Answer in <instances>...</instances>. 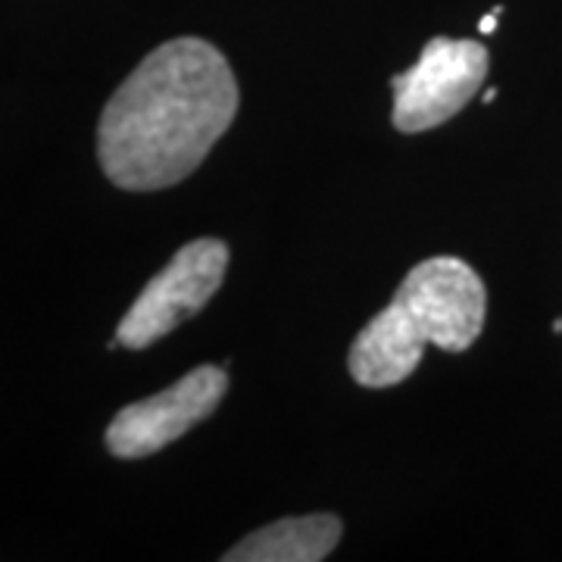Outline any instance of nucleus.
I'll return each instance as SVG.
<instances>
[{
  "label": "nucleus",
  "instance_id": "nucleus-5",
  "mask_svg": "<svg viewBox=\"0 0 562 562\" xmlns=\"http://www.w3.org/2000/svg\"><path fill=\"white\" fill-rule=\"evenodd\" d=\"M228 391V375L220 366H198L184 379L147 401L120 409L106 428V447L120 460L154 457L179 441L198 422L216 413Z\"/></svg>",
  "mask_w": 562,
  "mask_h": 562
},
{
  "label": "nucleus",
  "instance_id": "nucleus-8",
  "mask_svg": "<svg viewBox=\"0 0 562 562\" xmlns=\"http://www.w3.org/2000/svg\"><path fill=\"white\" fill-rule=\"evenodd\" d=\"M479 32H482V35H494V32H497V13H487V16L479 22Z\"/></svg>",
  "mask_w": 562,
  "mask_h": 562
},
{
  "label": "nucleus",
  "instance_id": "nucleus-7",
  "mask_svg": "<svg viewBox=\"0 0 562 562\" xmlns=\"http://www.w3.org/2000/svg\"><path fill=\"white\" fill-rule=\"evenodd\" d=\"M344 525L331 513L313 516H291L272 525H262L260 531L247 535L222 560L225 562H319L325 560L338 541Z\"/></svg>",
  "mask_w": 562,
  "mask_h": 562
},
{
  "label": "nucleus",
  "instance_id": "nucleus-3",
  "mask_svg": "<svg viewBox=\"0 0 562 562\" xmlns=\"http://www.w3.org/2000/svg\"><path fill=\"white\" fill-rule=\"evenodd\" d=\"M491 57L479 41L431 38L419 63L391 79L394 128L419 135L453 120L482 91Z\"/></svg>",
  "mask_w": 562,
  "mask_h": 562
},
{
  "label": "nucleus",
  "instance_id": "nucleus-4",
  "mask_svg": "<svg viewBox=\"0 0 562 562\" xmlns=\"http://www.w3.org/2000/svg\"><path fill=\"white\" fill-rule=\"evenodd\" d=\"M394 303L425 344L462 353L479 341L487 313L482 276L460 257H431L406 272Z\"/></svg>",
  "mask_w": 562,
  "mask_h": 562
},
{
  "label": "nucleus",
  "instance_id": "nucleus-9",
  "mask_svg": "<svg viewBox=\"0 0 562 562\" xmlns=\"http://www.w3.org/2000/svg\"><path fill=\"white\" fill-rule=\"evenodd\" d=\"M494 98H497V88H487L484 91V103H494Z\"/></svg>",
  "mask_w": 562,
  "mask_h": 562
},
{
  "label": "nucleus",
  "instance_id": "nucleus-1",
  "mask_svg": "<svg viewBox=\"0 0 562 562\" xmlns=\"http://www.w3.org/2000/svg\"><path fill=\"white\" fill-rule=\"evenodd\" d=\"M235 113L238 81L220 47L203 38L166 41L103 106V176L122 191L172 188L206 160Z\"/></svg>",
  "mask_w": 562,
  "mask_h": 562
},
{
  "label": "nucleus",
  "instance_id": "nucleus-2",
  "mask_svg": "<svg viewBox=\"0 0 562 562\" xmlns=\"http://www.w3.org/2000/svg\"><path fill=\"white\" fill-rule=\"evenodd\" d=\"M228 269V247L216 238L184 244L176 257L144 284L138 301L122 316L116 344L144 350L176 331L181 322L198 316L220 291Z\"/></svg>",
  "mask_w": 562,
  "mask_h": 562
},
{
  "label": "nucleus",
  "instance_id": "nucleus-6",
  "mask_svg": "<svg viewBox=\"0 0 562 562\" xmlns=\"http://www.w3.org/2000/svg\"><path fill=\"white\" fill-rule=\"evenodd\" d=\"M425 347V338L409 325L401 306L391 301L375 319L362 325L350 347L347 369L362 387H394L416 372Z\"/></svg>",
  "mask_w": 562,
  "mask_h": 562
}]
</instances>
